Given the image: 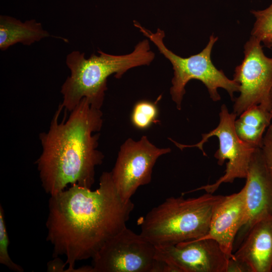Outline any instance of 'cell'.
Wrapping results in <instances>:
<instances>
[{
  "label": "cell",
  "instance_id": "1",
  "mask_svg": "<svg viewBox=\"0 0 272 272\" xmlns=\"http://www.w3.org/2000/svg\"><path fill=\"white\" fill-rule=\"evenodd\" d=\"M123 201L110 172H104L95 190L77 184L50 195L46 222V240L52 257H66L65 271H78L77 261L92 258L105 242L125 228L134 209Z\"/></svg>",
  "mask_w": 272,
  "mask_h": 272
},
{
  "label": "cell",
  "instance_id": "2",
  "mask_svg": "<svg viewBox=\"0 0 272 272\" xmlns=\"http://www.w3.org/2000/svg\"><path fill=\"white\" fill-rule=\"evenodd\" d=\"M63 107L60 104L48 130L39 134L42 152L35 162L41 185L50 195L56 194L69 185L77 184L91 188L95 182V168L104 158L98 150L103 125L101 109L91 106L83 98L61 121Z\"/></svg>",
  "mask_w": 272,
  "mask_h": 272
},
{
  "label": "cell",
  "instance_id": "3",
  "mask_svg": "<svg viewBox=\"0 0 272 272\" xmlns=\"http://www.w3.org/2000/svg\"><path fill=\"white\" fill-rule=\"evenodd\" d=\"M150 41L148 39L142 40L132 52L126 54L113 55L98 50L99 55L92 54L86 58L84 53L77 50L69 53L66 64L71 74L60 90L63 108L71 112L86 98L92 107L101 109L108 77L114 75L119 79L129 70L148 65L154 60L155 54Z\"/></svg>",
  "mask_w": 272,
  "mask_h": 272
},
{
  "label": "cell",
  "instance_id": "4",
  "mask_svg": "<svg viewBox=\"0 0 272 272\" xmlns=\"http://www.w3.org/2000/svg\"><path fill=\"white\" fill-rule=\"evenodd\" d=\"M224 196L206 192L195 197H168L138 219L140 234L156 247L201 238L208 233L214 209Z\"/></svg>",
  "mask_w": 272,
  "mask_h": 272
},
{
  "label": "cell",
  "instance_id": "5",
  "mask_svg": "<svg viewBox=\"0 0 272 272\" xmlns=\"http://www.w3.org/2000/svg\"><path fill=\"white\" fill-rule=\"evenodd\" d=\"M133 25L156 46L159 52L172 64L173 77L170 93L177 109H181L182 101L185 94V86L191 80L201 82L207 88L210 97L214 101L221 100L218 92L219 88L225 89L232 100H234V94L239 92V84L234 80L227 78L222 70L217 69L211 60V52L218 39V37L212 34L207 45L200 52L187 57H183L166 47L164 41L165 36L164 30L158 28L155 32H151L136 21H133Z\"/></svg>",
  "mask_w": 272,
  "mask_h": 272
},
{
  "label": "cell",
  "instance_id": "6",
  "mask_svg": "<svg viewBox=\"0 0 272 272\" xmlns=\"http://www.w3.org/2000/svg\"><path fill=\"white\" fill-rule=\"evenodd\" d=\"M219 116L218 125L209 132L202 134L201 140L196 144L183 145L171 140L181 150L197 147L202 151L203 155L206 156L203 145L209 138L216 136L219 141V148L214 155L218 160V164L222 166L226 160H228L224 175L215 183L202 185L186 193L205 190L207 193L213 194L222 183H232L236 178H246L247 177L250 160L256 148L245 143L238 137L234 126L237 116L234 112L229 113L225 104L222 105Z\"/></svg>",
  "mask_w": 272,
  "mask_h": 272
},
{
  "label": "cell",
  "instance_id": "7",
  "mask_svg": "<svg viewBox=\"0 0 272 272\" xmlns=\"http://www.w3.org/2000/svg\"><path fill=\"white\" fill-rule=\"evenodd\" d=\"M155 246L126 227L107 241L92 258L94 272H154Z\"/></svg>",
  "mask_w": 272,
  "mask_h": 272
},
{
  "label": "cell",
  "instance_id": "8",
  "mask_svg": "<svg viewBox=\"0 0 272 272\" xmlns=\"http://www.w3.org/2000/svg\"><path fill=\"white\" fill-rule=\"evenodd\" d=\"M170 151L169 148L157 147L145 135L137 141L129 138L124 142L110 172L116 191L123 201L131 200L139 187L151 181L157 160Z\"/></svg>",
  "mask_w": 272,
  "mask_h": 272
},
{
  "label": "cell",
  "instance_id": "9",
  "mask_svg": "<svg viewBox=\"0 0 272 272\" xmlns=\"http://www.w3.org/2000/svg\"><path fill=\"white\" fill-rule=\"evenodd\" d=\"M262 47L261 42L251 36L244 45L243 59L235 69L233 80L239 84L240 93L233 107L237 116L255 105L262 104L269 109L272 57L265 55Z\"/></svg>",
  "mask_w": 272,
  "mask_h": 272
},
{
  "label": "cell",
  "instance_id": "10",
  "mask_svg": "<svg viewBox=\"0 0 272 272\" xmlns=\"http://www.w3.org/2000/svg\"><path fill=\"white\" fill-rule=\"evenodd\" d=\"M156 248V258L175 272H226L229 258L213 239L199 238Z\"/></svg>",
  "mask_w": 272,
  "mask_h": 272
},
{
  "label": "cell",
  "instance_id": "11",
  "mask_svg": "<svg viewBox=\"0 0 272 272\" xmlns=\"http://www.w3.org/2000/svg\"><path fill=\"white\" fill-rule=\"evenodd\" d=\"M246 179L244 187L246 217L236 237L234 251L255 223L272 217V175L266 166L261 148L255 149L252 154Z\"/></svg>",
  "mask_w": 272,
  "mask_h": 272
},
{
  "label": "cell",
  "instance_id": "12",
  "mask_svg": "<svg viewBox=\"0 0 272 272\" xmlns=\"http://www.w3.org/2000/svg\"><path fill=\"white\" fill-rule=\"evenodd\" d=\"M246 217L245 191L243 187L237 193L225 196L217 205L212 216L208 233L201 238L215 240L228 258H231L233 256L236 237Z\"/></svg>",
  "mask_w": 272,
  "mask_h": 272
},
{
  "label": "cell",
  "instance_id": "13",
  "mask_svg": "<svg viewBox=\"0 0 272 272\" xmlns=\"http://www.w3.org/2000/svg\"><path fill=\"white\" fill-rule=\"evenodd\" d=\"M233 257L246 263L252 272H271L272 217L253 226Z\"/></svg>",
  "mask_w": 272,
  "mask_h": 272
},
{
  "label": "cell",
  "instance_id": "14",
  "mask_svg": "<svg viewBox=\"0 0 272 272\" xmlns=\"http://www.w3.org/2000/svg\"><path fill=\"white\" fill-rule=\"evenodd\" d=\"M49 36L41 24L34 19L22 22L11 16H0V49L2 51L19 43L30 45Z\"/></svg>",
  "mask_w": 272,
  "mask_h": 272
},
{
  "label": "cell",
  "instance_id": "15",
  "mask_svg": "<svg viewBox=\"0 0 272 272\" xmlns=\"http://www.w3.org/2000/svg\"><path fill=\"white\" fill-rule=\"evenodd\" d=\"M272 114L263 105H253L240 115L234 126L238 137L254 148H261L264 133L270 125Z\"/></svg>",
  "mask_w": 272,
  "mask_h": 272
},
{
  "label": "cell",
  "instance_id": "16",
  "mask_svg": "<svg viewBox=\"0 0 272 272\" xmlns=\"http://www.w3.org/2000/svg\"><path fill=\"white\" fill-rule=\"evenodd\" d=\"M255 18L251 36L258 39L264 45L272 48V2L263 10H252Z\"/></svg>",
  "mask_w": 272,
  "mask_h": 272
},
{
  "label": "cell",
  "instance_id": "17",
  "mask_svg": "<svg viewBox=\"0 0 272 272\" xmlns=\"http://www.w3.org/2000/svg\"><path fill=\"white\" fill-rule=\"evenodd\" d=\"M158 115L156 103L142 100L134 105L131 115V121L136 128L144 129L156 122Z\"/></svg>",
  "mask_w": 272,
  "mask_h": 272
},
{
  "label": "cell",
  "instance_id": "18",
  "mask_svg": "<svg viewBox=\"0 0 272 272\" xmlns=\"http://www.w3.org/2000/svg\"><path fill=\"white\" fill-rule=\"evenodd\" d=\"M9 239L5 220L4 211L0 206V263L17 272L24 271L23 268L14 262L8 252Z\"/></svg>",
  "mask_w": 272,
  "mask_h": 272
},
{
  "label": "cell",
  "instance_id": "19",
  "mask_svg": "<svg viewBox=\"0 0 272 272\" xmlns=\"http://www.w3.org/2000/svg\"><path fill=\"white\" fill-rule=\"evenodd\" d=\"M266 166L272 175V124L267 127L261 147Z\"/></svg>",
  "mask_w": 272,
  "mask_h": 272
},
{
  "label": "cell",
  "instance_id": "20",
  "mask_svg": "<svg viewBox=\"0 0 272 272\" xmlns=\"http://www.w3.org/2000/svg\"><path fill=\"white\" fill-rule=\"evenodd\" d=\"M226 272H252V271L246 263L232 257L228 260Z\"/></svg>",
  "mask_w": 272,
  "mask_h": 272
},
{
  "label": "cell",
  "instance_id": "21",
  "mask_svg": "<svg viewBox=\"0 0 272 272\" xmlns=\"http://www.w3.org/2000/svg\"><path fill=\"white\" fill-rule=\"evenodd\" d=\"M66 266L64 262L57 257L49 261L47 264V270L49 271H64V268Z\"/></svg>",
  "mask_w": 272,
  "mask_h": 272
},
{
  "label": "cell",
  "instance_id": "22",
  "mask_svg": "<svg viewBox=\"0 0 272 272\" xmlns=\"http://www.w3.org/2000/svg\"><path fill=\"white\" fill-rule=\"evenodd\" d=\"M269 110L272 114V88L269 95Z\"/></svg>",
  "mask_w": 272,
  "mask_h": 272
},
{
  "label": "cell",
  "instance_id": "23",
  "mask_svg": "<svg viewBox=\"0 0 272 272\" xmlns=\"http://www.w3.org/2000/svg\"><path fill=\"white\" fill-rule=\"evenodd\" d=\"M271 271H272V270H271Z\"/></svg>",
  "mask_w": 272,
  "mask_h": 272
}]
</instances>
